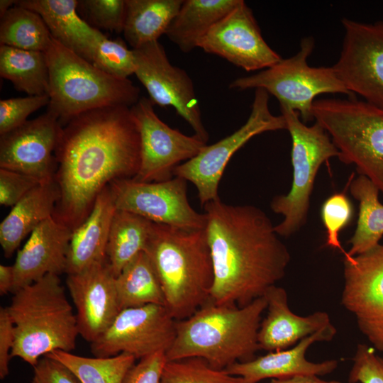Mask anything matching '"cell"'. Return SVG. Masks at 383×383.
<instances>
[{
  "instance_id": "obj_26",
  "label": "cell",
  "mask_w": 383,
  "mask_h": 383,
  "mask_svg": "<svg viewBox=\"0 0 383 383\" xmlns=\"http://www.w3.org/2000/svg\"><path fill=\"white\" fill-rule=\"evenodd\" d=\"M240 0H184L165 35L179 49L189 53L199 40Z\"/></svg>"
},
{
  "instance_id": "obj_23",
  "label": "cell",
  "mask_w": 383,
  "mask_h": 383,
  "mask_svg": "<svg viewBox=\"0 0 383 383\" xmlns=\"http://www.w3.org/2000/svg\"><path fill=\"white\" fill-rule=\"evenodd\" d=\"M16 5L38 13L53 40L90 62L106 37L80 16L78 0H20Z\"/></svg>"
},
{
  "instance_id": "obj_4",
  "label": "cell",
  "mask_w": 383,
  "mask_h": 383,
  "mask_svg": "<svg viewBox=\"0 0 383 383\" xmlns=\"http://www.w3.org/2000/svg\"><path fill=\"white\" fill-rule=\"evenodd\" d=\"M144 251L160 280L165 307L175 320L190 316L210 299L214 275L205 228L153 223Z\"/></svg>"
},
{
  "instance_id": "obj_3",
  "label": "cell",
  "mask_w": 383,
  "mask_h": 383,
  "mask_svg": "<svg viewBox=\"0 0 383 383\" xmlns=\"http://www.w3.org/2000/svg\"><path fill=\"white\" fill-rule=\"evenodd\" d=\"M267 309L264 296L239 306L209 300L190 316L176 323V335L167 360L198 357L225 370L249 361L260 350L257 333Z\"/></svg>"
},
{
  "instance_id": "obj_10",
  "label": "cell",
  "mask_w": 383,
  "mask_h": 383,
  "mask_svg": "<svg viewBox=\"0 0 383 383\" xmlns=\"http://www.w3.org/2000/svg\"><path fill=\"white\" fill-rule=\"evenodd\" d=\"M269 94L255 89L251 113L246 122L230 135L208 145L193 158L177 166L174 176L192 182L202 206L217 200L218 186L233 154L252 137L267 131L287 129L284 117L273 115L269 109Z\"/></svg>"
},
{
  "instance_id": "obj_42",
  "label": "cell",
  "mask_w": 383,
  "mask_h": 383,
  "mask_svg": "<svg viewBox=\"0 0 383 383\" xmlns=\"http://www.w3.org/2000/svg\"><path fill=\"white\" fill-rule=\"evenodd\" d=\"M166 361L165 353H158L140 360L129 370L123 383H161Z\"/></svg>"
},
{
  "instance_id": "obj_12",
  "label": "cell",
  "mask_w": 383,
  "mask_h": 383,
  "mask_svg": "<svg viewBox=\"0 0 383 383\" xmlns=\"http://www.w3.org/2000/svg\"><path fill=\"white\" fill-rule=\"evenodd\" d=\"M140 133V161L136 175L142 182L173 178L175 168L195 157L207 145L196 135H186L164 123L150 99L140 97L131 106Z\"/></svg>"
},
{
  "instance_id": "obj_13",
  "label": "cell",
  "mask_w": 383,
  "mask_h": 383,
  "mask_svg": "<svg viewBox=\"0 0 383 383\" xmlns=\"http://www.w3.org/2000/svg\"><path fill=\"white\" fill-rule=\"evenodd\" d=\"M136 77L146 89L154 105L172 106L194 131L207 143L209 133L201 119V112L194 84L185 70L170 62L158 40L133 49Z\"/></svg>"
},
{
  "instance_id": "obj_15",
  "label": "cell",
  "mask_w": 383,
  "mask_h": 383,
  "mask_svg": "<svg viewBox=\"0 0 383 383\" xmlns=\"http://www.w3.org/2000/svg\"><path fill=\"white\" fill-rule=\"evenodd\" d=\"M116 209L129 211L155 223L183 228L204 229L206 219L187 198V181L179 177L142 182L133 179L110 184Z\"/></svg>"
},
{
  "instance_id": "obj_30",
  "label": "cell",
  "mask_w": 383,
  "mask_h": 383,
  "mask_svg": "<svg viewBox=\"0 0 383 383\" xmlns=\"http://www.w3.org/2000/svg\"><path fill=\"white\" fill-rule=\"evenodd\" d=\"M115 282L121 310L149 304L165 306L160 280L145 251L126 265Z\"/></svg>"
},
{
  "instance_id": "obj_41",
  "label": "cell",
  "mask_w": 383,
  "mask_h": 383,
  "mask_svg": "<svg viewBox=\"0 0 383 383\" xmlns=\"http://www.w3.org/2000/svg\"><path fill=\"white\" fill-rule=\"evenodd\" d=\"M30 383H82L65 365L46 355L33 367Z\"/></svg>"
},
{
  "instance_id": "obj_32",
  "label": "cell",
  "mask_w": 383,
  "mask_h": 383,
  "mask_svg": "<svg viewBox=\"0 0 383 383\" xmlns=\"http://www.w3.org/2000/svg\"><path fill=\"white\" fill-rule=\"evenodd\" d=\"M52 41L43 19L32 10L15 4L1 17V45L45 52Z\"/></svg>"
},
{
  "instance_id": "obj_24",
  "label": "cell",
  "mask_w": 383,
  "mask_h": 383,
  "mask_svg": "<svg viewBox=\"0 0 383 383\" xmlns=\"http://www.w3.org/2000/svg\"><path fill=\"white\" fill-rule=\"evenodd\" d=\"M116 210L109 185L98 196L86 220L72 232L67 257V274L78 273L93 264L107 260V243Z\"/></svg>"
},
{
  "instance_id": "obj_16",
  "label": "cell",
  "mask_w": 383,
  "mask_h": 383,
  "mask_svg": "<svg viewBox=\"0 0 383 383\" xmlns=\"http://www.w3.org/2000/svg\"><path fill=\"white\" fill-rule=\"evenodd\" d=\"M343 267L341 303L373 347L383 352V245L344 257Z\"/></svg>"
},
{
  "instance_id": "obj_21",
  "label": "cell",
  "mask_w": 383,
  "mask_h": 383,
  "mask_svg": "<svg viewBox=\"0 0 383 383\" xmlns=\"http://www.w3.org/2000/svg\"><path fill=\"white\" fill-rule=\"evenodd\" d=\"M71 235L72 231L52 216L42 222L18 251L13 292L48 274L65 273Z\"/></svg>"
},
{
  "instance_id": "obj_28",
  "label": "cell",
  "mask_w": 383,
  "mask_h": 383,
  "mask_svg": "<svg viewBox=\"0 0 383 383\" xmlns=\"http://www.w3.org/2000/svg\"><path fill=\"white\" fill-rule=\"evenodd\" d=\"M153 222L135 213L116 209L106 248L107 260L116 277L140 252L145 250Z\"/></svg>"
},
{
  "instance_id": "obj_46",
  "label": "cell",
  "mask_w": 383,
  "mask_h": 383,
  "mask_svg": "<svg viewBox=\"0 0 383 383\" xmlns=\"http://www.w3.org/2000/svg\"><path fill=\"white\" fill-rule=\"evenodd\" d=\"M16 1L13 0H1L0 1V16L2 17L7 11L12 7V5H15Z\"/></svg>"
},
{
  "instance_id": "obj_45",
  "label": "cell",
  "mask_w": 383,
  "mask_h": 383,
  "mask_svg": "<svg viewBox=\"0 0 383 383\" xmlns=\"http://www.w3.org/2000/svg\"><path fill=\"white\" fill-rule=\"evenodd\" d=\"M269 383H342L338 381H326L316 375L296 376L286 379H272Z\"/></svg>"
},
{
  "instance_id": "obj_7",
  "label": "cell",
  "mask_w": 383,
  "mask_h": 383,
  "mask_svg": "<svg viewBox=\"0 0 383 383\" xmlns=\"http://www.w3.org/2000/svg\"><path fill=\"white\" fill-rule=\"evenodd\" d=\"M312 115L338 150V159L354 165L383 194V109L354 96L328 98L315 100Z\"/></svg>"
},
{
  "instance_id": "obj_36",
  "label": "cell",
  "mask_w": 383,
  "mask_h": 383,
  "mask_svg": "<svg viewBox=\"0 0 383 383\" xmlns=\"http://www.w3.org/2000/svg\"><path fill=\"white\" fill-rule=\"evenodd\" d=\"M353 205L345 192L335 193L323 203L321 210L322 222L326 228V245L334 250H340L343 255L347 252L343 249L339 240V234L353 219Z\"/></svg>"
},
{
  "instance_id": "obj_27",
  "label": "cell",
  "mask_w": 383,
  "mask_h": 383,
  "mask_svg": "<svg viewBox=\"0 0 383 383\" xmlns=\"http://www.w3.org/2000/svg\"><path fill=\"white\" fill-rule=\"evenodd\" d=\"M184 0H126L123 36L132 49L165 34Z\"/></svg>"
},
{
  "instance_id": "obj_37",
  "label": "cell",
  "mask_w": 383,
  "mask_h": 383,
  "mask_svg": "<svg viewBox=\"0 0 383 383\" xmlns=\"http://www.w3.org/2000/svg\"><path fill=\"white\" fill-rule=\"evenodd\" d=\"M77 11L92 27L123 33L126 13V0H79Z\"/></svg>"
},
{
  "instance_id": "obj_35",
  "label": "cell",
  "mask_w": 383,
  "mask_h": 383,
  "mask_svg": "<svg viewBox=\"0 0 383 383\" xmlns=\"http://www.w3.org/2000/svg\"><path fill=\"white\" fill-rule=\"evenodd\" d=\"M91 63L104 72L120 79H128L135 71L133 49H128L120 39L104 38L94 52Z\"/></svg>"
},
{
  "instance_id": "obj_2",
  "label": "cell",
  "mask_w": 383,
  "mask_h": 383,
  "mask_svg": "<svg viewBox=\"0 0 383 383\" xmlns=\"http://www.w3.org/2000/svg\"><path fill=\"white\" fill-rule=\"evenodd\" d=\"M213 267L210 301L245 306L282 279L291 257L260 209L220 199L204 205Z\"/></svg>"
},
{
  "instance_id": "obj_5",
  "label": "cell",
  "mask_w": 383,
  "mask_h": 383,
  "mask_svg": "<svg viewBox=\"0 0 383 383\" xmlns=\"http://www.w3.org/2000/svg\"><path fill=\"white\" fill-rule=\"evenodd\" d=\"M13 293L6 306L14 330L11 357L34 367L53 351L75 349L76 313L58 274H48Z\"/></svg>"
},
{
  "instance_id": "obj_20",
  "label": "cell",
  "mask_w": 383,
  "mask_h": 383,
  "mask_svg": "<svg viewBox=\"0 0 383 383\" xmlns=\"http://www.w3.org/2000/svg\"><path fill=\"white\" fill-rule=\"evenodd\" d=\"M336 329L330 323L317 332L301 340L293 348L274 352L249 361L235 362L226 369L230 374L243 378L249 383L267 379H286L296 376H322L333 372L338 361L313 362L306 359L307 349L314 343L331 341Z\"/></svg>"
},
{
  "instance_id": "obj_29",
  "label": "cell",
  "mask_w": 383,
  "mask_h": 383,
  "mask_svg": "<svg viewBox=\"0 0 383 383\" xmlns=\"http://www.w3.org/2000/svg\"><path fill=\"white\" fill-rule=\"evenodd\" d=\"M352 196L359 201L357 227L348 243L351 245L346 256L363 253L379 244L383 235V205L378 199L379 189L366 177L359 175L350 180Z\"/></svg>"
},
{
  "instance_id": "obj_14",
  "label": "cell",
  "mask_w": 383,
  "mask_h": 383,
  "mask_svg": "<svg viewBox=\"0 0 383 383\" xmlns=\"http://www.w3.org/2000/svg\"><path fill=\"white\" fill-rule=\"evenodd\" d=\"M341 23L342 50L332 67L350 93L383 109V21L365 23L345 18Z\"/></svg>"
},
{
  "instance_id": "obj_18",
  "label": "cell",
  "mask_w": 383,
  "mask_h": 383,
  "mask_svg": "<svg viewBox=\"0 0 383 383\" xmlns=\"http://www.w3.org/2000/svg\"><path fill=\"white\" fill-rule=\"evenodd\" d=\"M62 130L57 118L47 111L1 135L0 168L31 176L42 183L52 181Z\"/></svg>"
},
{
  "instance_id": "obj_6",
  "label": "cell",
  "mask_w": 383,
  "mask_h": 383,
  "mask_svg": "<svg viewBox=\"0 0 383 383\" xmlns=\"http://www.w3.org/2000/svg\"><path fill=\"white\" fill-rule=\"evenodd\" d=\"M50 73L47 111L62 126L76 116L96 109L133 106L140 89L129 79L111 76L52 39L45 52Z\"/></svg>"
},
{
  "instance_id": "obj_40",
  "label": "cell",
  "mask_w": 383,
  "mask_h": 383,
  "mask_svg": "<svg viewBox=\"0 0 383 383\" xmlns=\"http://www.w3.org/2000/svg\"><path fill=\"white\" fill-rule=\"evenodd\" d=\"M41 184L31 176L0 168V204L13 206Z\"/></svg>"
},
{
  "instance_id": "obj_34",
  "label": "cell",
  "mask_w": 383,
  "mask_h": 383,
  "mask_svg": "<svg viewBox=\"0 0 383 383\" xmlns=\"http://www.w3.org/2000/svg\"><path fill=\"white\" fill-rule=\"evenodd\" d=\"M161 383H249L226 370L211 367L198 357L167 360L162 370Z\"/></svg>"
},
{
  "instance_id": "obj_22",
  "label": "cell",
  "mask_w": 383,
  "mask_h": 383,
  "mask_svg": "<svg viewBox=\"0 0 383 383\" xmlns=\"http://www.w3.org/2000/svg\"><path fill=\"white\" fill-rule=\"evenodd\" d=\"M267 314L257 333L260 349L274 352L287 349L331 323L326 312L316 311L307 316L294 313L284 288L273 285L265 293Z\"/></svg>"
},
{
  "instance_id": "obj_11",
  "label": "cell",
  "mask_w": 383,
  "mask_h": 383,
  "mask_svg": "<svg viewBox=\"0 0 383 383\" xmlns=\"http://www.w3.org/2000/svg\"><path fill=\"white\" fill-rule=\"evenodd\" d=\"M176 323L164 305L123 309L91 343V353L101 357L126 353L135 360L166 353L176 335Z\"/></svg>"
},
{
  "instance_id": "obj_1",
  "label": "cell",
  "mask_w": 383,
  "mask_h": 383,
  "mask_svg": "<svg viewBox=\"0 0 383 383\" xmlns=\"http://www.w3.org/2000/svg\"><path fill=\"white\" fill-rule=\"evenodd\" d=\"M55 155L59 198L52 217L72 232L107 186L138 172L140 133L131 107H103L72 118L62 126Z\"/></svg>"
},
{
  "instance_id": "obj_38",
  "label": "cell",
  "mask_w": 383,
  "mask_h": 383,
  "mask_svg": "<svg viewBox=\"0 0 383 383\" xmlns=\"http://www.w3.org/2000/svg\"><path fill=\"white\" fill-rule=\"evenodd\" d=\"M48 94L1 99L0 101V135L19 127L39 109L48 106Z\"/></svg>"
},
{
  "instance_id": "obj_44",
  "label": "cell",
  "mask_w": 383,
  "mask_h": 383,
  "mask_svg": "<svg viewBox=\"0 0 383 383\" xmlns=\"http://www.w3.org/2000/svg\"><path fill=\"white\" fill-rule=\"evenodd\" d=\"M14 286V270L13 265H0V294L13 292Z\"/></svg>"
},
{
  "instance_id": "obj_33",
  "label": "cell",
  "mask_w": 383,
  "mask_h": 383,
  "mask_svg": "<svg viewBox=\"0 0 383 383\" xmlns=\"http://www.w3.org/2000/svg\"><path fill=\"white\" fill-rule=\"evenodd\" d=\"M48 356L69 368L82 383H123L135 358L126 353L111 357H84L55 350Z\"/></svg>"
},
{
  "instance_id": "obj_8",
  "label": "cell",
  "mask_w": 383,
  "mask_h": 383,
  "mask_svg": "<svg viewBox=\"0 0 383 383\" xmlns=\"http://www.w3.org/2000/svg\"><path fill=\"white\" fill-rule=\"evenodd\" d=\"M292 138L291 158L293 179L290 191L274 196L271 209L284 216L274 230L279 236L289 237L306 222L316 177L321 165L340 152L331 138L317 122L306 126L297 111L280 106Z\"/></svg>"
},
{
  "instance_id": "obj_17",
  "label": "cell",
  "mask_w": 383,
  "mask_h": 383,
  "mask_svg": "<svg viewBox=\"0 0 383 383\" xmlns=\"http://www.w3.org/2000/svg\"><path fill=\"white\" fill-rule=\"evenodd\" d=\"M198 48L248 72L265 70L282 60L264 40L252 10L243 0L209 30Z\"/></svg>"
},
{
  "instance_id": "obj_31",
  "label": "cell",
  "mask_w": 383,
  "mask_h": 383,
  "mask_svg": "<svg viewBox=\"0 0 383 383\" xmlns=\"http://www.w3.org/2000/svg\"><path fill=\"white\" fill-rule=\"evenodd\" d=\"M0 75L28 96L48 94L50 73L45 52L1 45Z\"/></svg>"
},
{
  "instance_id": "obj_39",
  "label": "cell",
  "mask_w": 383,
  "mask_h": 383,
  "mask_svg": "<svg viewBox=\"0 0 383 383\" xmlns=\"http://www.w3.org/2000/svg\"><path fill=\"white\" fill-rule=\"evenodd\" d=\"M349 383H383V357L373 348L359 344L353 358Z\"/></svg>"
},
{
  "instance_id": "obj_43",
  "label": "cell",
  "mask_w": 383,
  "mask_h": 383,
  "mask_svg": "<svg viewBox=\"0 0 383 383\" xmlns=\"http://www.w3.org/2000/svg\"><path fill=\"white\" fill-rule=\"evenodd\" d=\"M14 343L13 323L6 307H0V379L9 374V362Z\"/></svg>"
},
{
  "instance_id": "obj_25",
  "label": "cell",
  "mask_w": 383,
  "mask_h": 383,
  "mask_svg": "<svg viewBox=\"0 0 383 383\" xmlns=\"http://www.w3.org/2000/svg\"><path fill=\"white\" fill-rule=\"evenodd\" d=\"M58 198L52 180L35 187L12 206L0 223V244L6 257H11L28 234L52 216Z\"/></svg>"
},
{
  "instance_id": "obj_19",
  "label": "cell",
  "mask_w": 383,
  "mask_h": 383,
  "mask_svg": "<svg viewBox=\"0 0 383 383\" xmlns=\"http://www.w3.org/2000/svg\"><path fill=\"white\" fill-rule=\"evenodd\" d=\"M115 279L107 260L67 274L66 284L76 309L79 333L90 343L102 335L121 310Z\"/></svg>"
},
{
  "instance_id": "obj_9",
  "label": "cell",
  "mask_w": 383,
  "mask_h": 383,
  "mask_svg": "<svg viewBox=\"0 0 383 383\" xmlns=\"http://www.w3.org/2000/svg\"><path fill=\"white\" fill-rule=\"evenodd\" d=\"M314 48L312 37L304 38L299 51L282 59L270 67L232 81L229 88L238 90L262 89L275 96L280 104L296 111L304 123L313 120L312 106L317 96L344 94L354 96L337 76L332 67H311L307 62Z\"/></svg>"
}]
</instances>
